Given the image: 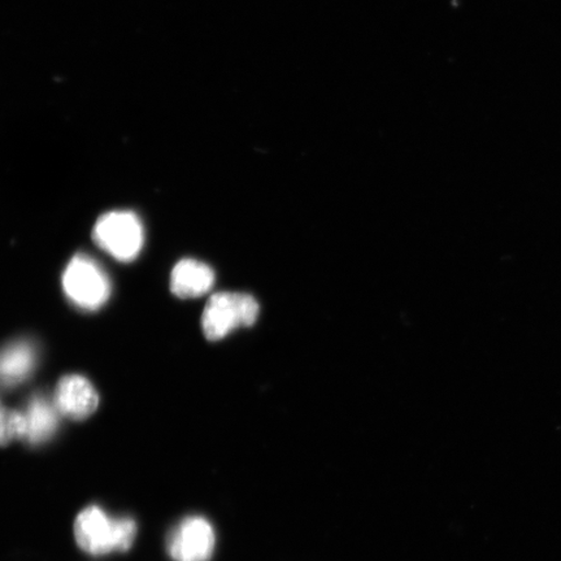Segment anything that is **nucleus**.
<instances>
[{
	"mask_svg": "<svg viewBox=\"0 0 561 561\" xmlns=\"http://www.w3.org/2000/svg\"><path fill=\"white\" fill-rule=\"evenodd\" d=\"M136 535L137 524L133 518L111 517L96 506L83 510L75 522L76 541L91 556L128 551Z\"/></svg>",
	"mask_w": 561,
	"mask_h": 561,
	"instance_id": "f257e3e1",
	"label": "nucleus"
},
{
	"mask_svg": "<svg viewBox=\"0 0 561 561\" xmlns=\"http://www.w3.org/2000/svg\"><path fill=\"white\" fill-rule=\"evenodd\" d=\"M257 316V301L248 294L217 293L203 311V333L208 341H220L237 328L254 325Z\"/></svg>",
	"mask_w": 561,
	"mask_h": 561,
	"instance_id": "f03ea898",
	"label": "nucleus"
},
{
	"mask_svg": "<svg viewBox=\"0 0 561 561\" xmlns=\"http://www.w3.org/2000/svg\"><path fill=\"white\" fill-rule=\"evenodd\" d=\"M62 286L70 300L83 310L95 311L107 301L111 284L107 275L88 255H77L62 276Z\"/></svg>",
	"mask_w": 561,
	"mask_h": 561,
	"instance_id": "7ed1b4c3",
	"label": "nucleus"
},
{
	"mask_svg": "<svg viewBox=\"0 0 561 561\" xmlns=\"http://www.w3.org/2000/svg\"><path fill=\"white\" fill-rule=\"evenodd\" d=\"M94 241L101 249L122 262L135 259L144 245V228L131 213H110L96 221Z\"/></svg>",
	"mask_w": 561,
	"mask_h": 561,
	"instance_id": "20e7f679",
	"label": "nucleus"
},
{
	"mask_svg": "<svg viewBox=\"0 0 561 561\" xmlns=\"http://www.w3.org/2000/svg\"><path fill=\"white\" fill-rule=\"evenodd\" d=\"M213 525L205 517L181 522L168 537V552L174 561H209L215 550Z\"/></svg>",
	"mask_w": 561,
	"mask_h": 561,
	"instance_id": "39448f33",
	"label": "nucleus"
},
{
	"mask_svg": "<svg viewBox=\"0 0 561 561\" xmlns=\"http://www.w3.org/2000/svg\"><path fill=\"white\" fill-rule=\"evenodd\" d=\"M53 402L61 416L81 421L96 411L100 396L85 377L69 375L56 386Z\"/></svg>",
	"mask_w": 561,
	"mask_h": 561,
	"instance_id": "423d86ee",
	"label": "nucleus"
},
{
	"mask_svg": "<svg viewBox=\"0 0 561 561\" xmlns=\"http://www.w3.org/2000/svg\"><path fill=\"white\" fill-rule=\"evenodd\" d=\"M215 283V273L205 263L184 259L174 266L171 290L175 297L187 299L205 296Z\"/></svg>",
	"mask_w": 561,
	"mask_h": 561,
	"instance_id": "0eeeda50",
	"label": "nucleus"
},
{
	"mask_svg": "<svg viewBox=\"0 0 561 561\" xmlns=\"http://www.w3.org/2000/svg\"><path fill=\"white\" fill-rule=\"evenodd\" d=\"M26 433L24 440L32 446L45 444L51 439L59 427L60 413L54 402L44 396H34L24 411Z\"/></svg>",
	"mask_w": 561,
	"mask_h": 561,
	"instance_id": "6e6552de",
	"label": "nucleus"
},
{
	"mask_svg": "<svg viewBox=\"0 0 561 561\" xmlns=\"http://www.w3.org/2000/svg\"><path fill=\"white\" fill-rule=\"evenodd\" d=\"M37 353L30 342L12 343L0 351V386L12 388L32 375Z\"/></svg>",
	"mask_w": 561,
	"mask_h": 561,
	"instance_id": "1a4fd4ad",
	"label": "nucleus"
},
{
	"mask_svg": "<svg viewBox=\"0 0 561 561\" xmlns=\"http://www.w3.org/2000/svg\"><path fill=\"white\" fill-rule=\"evenodd\" d=\"M26 419L24 412L7 409L0 401V447L16 439H24Z\"/></svg>",
	"mask_w": 561,
	"mask_h": 561,
	"instance_id": "9d476101",
	"label": "nucleus"
}]
</instances>
